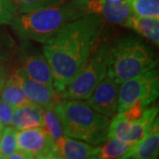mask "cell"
<instances>
[{"label":"cell","mask_w":159,"mask_h":159,"mask_svg":"<svg viewBox=\"0 0 159 159\" xmlns=\"http://www.w3.org/2000/svg\"><path fill=\"white\" fill-rule=\"evenodd\" d=\"M4 128H5V127H3L2 125H0V134H1V133H2V131H3Z\"/></svg>","instance_id":"obj_31"},{"label":"cell","mask_w":159,"mask_h":159,"mask_svg":"<svg viewBox=\"0 0 159 159\" xmlns=\"http://www.w3.org/2000/svg\"><path fill=\"white\" fill-rule=\"evenodd\" d=\"M15 16L9 0H0V25L9 24Z\"/></svg>","instance_id":"obj_27"},{"label":"cell","mask_w":159,"mask_h":159,"mask_svg":"<svg viewBox=\"0 0 159 159\" xmlns=\"http://www.w3.org/2000/svg\"><path fill=\"white\" fill-rule=\"evenodd\" d=\"M147 108L146 106L143 105V103L140 101L134 102L133 104H131L130 106H128L127 108L125 109L123 111L119 112L120 113L125 119H126L129 121H134L139 118H141L145 109Z\"/></svg>","instance_id":"obj_25"},{"label":"cell","mask_w":159,"mask_h":159,"mask_svg":"<svg viewBox=\"0 0 159 159\" xmlns=\"http://www.w3.org/2000/svg\"><path fill=\"white\" fill-rule=\"evenodd\" d=\"M87 7L89 13L101 15L107 21L113 24L124 25L132 15L127 0L117 3L105 0H88Z\"/></svg>","instance_id":"obj_12"},{"label":"cell","mask_w":159,"mask_h":159,"mask_svg":"<svg viewBox=\"0 0 159 159\" xmlns=\"http://www.w3.org/2000/svg\"><path fill=\"white\" fill-rule=\"evenodd\" d=\"M25 95L29 101L42 108L55 107L60 97L57 91L29 78L20 68L13 70Z\"/></svg>","instance_id":"obj_10"},{"label":"cell","mask_w":159,"mask_h":159,"mask_svg":"<svg viewBox=\"0 0 159 159\" xmlns=\"http://www.w3.org/2000/svg\"><path fill=\"white\" fill-rule=\"evenodd\" d=\"M132 14L142 17L159 18V0H127Z\"/></svg>","instance_id":"obj_20"},{"label":"cell","mask_w":159,"mask_h":159,"mask_svg":"<svg viewBox=\"0 0 159 159\" xmlns=\"http://www.w3.org/2000/svg\"><path fill=\"white\" fill-rule=\"evenodd\" d=\"M103 18L88 13L66 24L43 43L57 93L68 85L89 57L103 29Z\"/></svg>","instance_id":"obj_1"},{"label":"cell","mask_w":159,"mask_h":159,"mask_svg":"<svg viewBox=\"0 0 159 159\" xmlns=\"http://www.w3.org/2000/svg\"><path fill=\"white\" fill-rule=\"evenodd\" d=\"M88 0H72L59 6L16 15L9 25L20 39L45 43L66 24L89 13Z\"/></svg>","instance_id":"obj_2"},{"label":"cell","mask_w":159,"mask_h":159,"mask_svg":"<svg viewBox=\"0 0 159 159\" xmlns=\"http://www.w3.org/2000/svg\"><path fill=\"white\" fill-rule=\"evenodd\" d=\"M43 117L44 122V128L48 131L54 141H57L64 135L60 120L55 112L54 107L43 108Z\"/></svg>","instance_id":"obj_23"},{"label":"cell","mask_w":159,"mask_h":159,"mask_svg":"<svg viewBox=\"0 0 159 159\" xmlns=\"http://www.w3.org/2000/svg\"><path fill=\"white\" fill-rule=\"evenodd\" d=\"M8 77V76H7ZM7 77H5V76H0V91L2 89V88H3V86L5 84V82H6V80Z\"/></svg>","instance_id":"obj_30"},{"label":"cell","mask_w":159,"mask_h":159,"mask_svg":"<svg viewBox=\"0 0 159 159\" xmlns=\"http://www.w3.org/2000/svg\"><path fill=\"white\" fill-rule=\"evenodd\" d=\"M124 26L135 30L137 33L152 42L159 44V19L153 17H142L132 14Z\"/></svg>","instance_id":"obj_16"},{"label":"cell","mask_w":159,"mask_h":159,"mask_svg":"<svg viewBox=\"0 0 159 159\" xmlns=\"http://www.w3.org/2000/svg\"><path fill=\"white\" fill-rule=\"evenodd\" d=\"M8 159H31L28 154H26L25 152H23L22 150L17 149L15 151H13L12 153L10 154L8 157Z\"/></svg>","instance_id":"obj_28"},{"label":"cell","mask_w":159,"mask_h":159,"mask_svg":"<svg viewBox=\"0 0 159 159\" xmlns=\"http://www.w3.org/2000/svg\"><path fill=\"white\" fill-rule=\"evenodd\" d=\"M131 123L132 121L125 119L120 113H118L116 116H114L112 120L110 121L109 124L107 139L115 137L127 142Z\"/></svg>","instance_id":"obj_21"},{"label":"cell","mask_w":159,"mask_h":159,"mask_svg":"<svg viewBox=\"0 0 159 159\" xmlns=\"http://www.w3.org/2000/svg\"><path fill=\"white\" fill-rule=\"evenodd\" d=\"M9 73V67H8V61L0 60V76L7 77Z\"/></svg>","instance_id":"obj_29"},{"label":"cell","mask_w":159,"mask_h":159,"mask_svg":"<svg viewBox=\"0 0 159 159\" xmlns=\"http://www.w3.org/2000/svg\"><path fill=\"white\" fill-rule=\"evenodd\" d=\"M17 148L30 158L54 159L55 141L43 126L17 131Z\"/></svg>","instance_id":"obj_7"},{"label":"cell","mask_w":159,"mask_h":159,"mask_svg":"<svg viewBox=\"0 0 159 159\" xmlns=\"http://www.w3.org/2000/svg\"><path fill=\"white\" fill-rule=\"evenodd\" d=\"M13 111L14 108L11 105L0 98V125L3 127L11 125Z\"/></svg>","instance_id":"obj_26"},{"label":"cell","mask_w":159,"mask_h":159,"mask_svg":"<svg viewBox=\"0 0 159 159\" xmlns=\"http://www.w3.org/2000/svg\"><path fill=\"white\" fill-rule=\"evenodd\" d=\"M102 146L98 147L97 158L115 159L129 158V154L133 146L118 138H109Z\"/></svg>","instance_id":"obj_18"},{"label":"cell","mask_w":159,"mask_h":159,"mask_svg":"<svg viewBox=\"0 0 159 159\" xmlns=\"http://www.w3.org/2000/svg\"><path fill=\"white\" fill-rule=\"evenodd\" d=\"M157 107H147L143 114L141 116V118L134 121H132L129 134L127 138V143H129L131 146L134 147L137 142L141 141L148 134V132L150 130L151 126L155 123L156 119H157Z\"/></svg>","instance_id":"obj_15"},{"label":"cell","mask_w":159,"mask_h":159,"mask_svg":"<svg viewBox=\"0 0 159 159\" xmlns=\"http://www.w3.org/2000/svg\"><path fill=\"white\" fill-rule=\"evenodd\" d=\"M20 67L29 78L48 86L53 87V76L51 66L44 54L25 43L20 50Z\"/></svg>","instance_id":"obj_8"},{"label":"cell","mask_w":159,"mask_h":159,"mask_svg":"<svg viewBox=\"0 0 159 159\" xmlns=\"http://www.w3.org/2000/svg\"><path fill=\"white\" fill-rule=\"evenodd\" d=\"M98 147L64 134L55 141L54 159L97 158Z\"/></svg>","instance_id":"obj_11"},{"label":"cell","mask_w":159,"mask_h":159,"mask_svg":"<svg viewBox=\"0 0 159 159\" xmlns=\"http://www.w3.org/2000/svg\"><path fill=\"white\" fill-rule=\"evenodd\" d=\"M111 41L108 34L99 36L89 57L68 85L60 93V99H88L99 82L107 76Z\"/></svg>","instance_id":"obj_5"},{"label":"cell","mask_w":159,"mask_h":159,"mask_svg":"<svg viewBox=\"0 0 159 159\" xmlns=\"http://www.w3.org/2000/svg\"><path fill=\"white\" fill-rule=\"evenodd\" d=\"M119 83L105 76L88 98V103L95 111L107 117H112L118 111Z\"/></svg>","instance_id":"obj_9"},{"label":"cell","mask_w":159,"mask_h":159,"mask_svg":"<svg viewBox=\"0 0 159 159\" xmlns=\"http://www.w3.org/2000/svg\"><path fill=\"white\" fill-rule=\"evenodd\" d=\"M54 110L66 135L93 145L106 142L110 119L95 111L88 102L63 99Z\"/></svg>","instance_id":"obj_3"},{"label":"cell","mask_w":159,"mask_h":159,"mask_svg":"<svg viewBox=\"0 0 159 159\" xmlns=\"http://www.w3.org/2000/svg\"><path fill=\"white\" fill-rule=\"evenodd\" d=\"M159 122L156 119L148 134L132 148L129 158L154 159L158 157Z\"/></svg>","instance_id":"obj_14"},{"label":"cell","mask_w":159,"mask_h":159,"mask_svg":"<svg viewBox=\"0 0 159 159\" xmlns=\"http://www.w3.org/2000/svg\"><path fill=\"white\" fill-rule=\"evenodd\" d=\"M120 84L118 93V112L123 111L137 101L148 107L158 97V72L156 67Z\"/></svg>","instance_id":"obj_6"},{"label":"cell","mask_w":159,"mask_h":159,"mask_svg":"<svg viewBox=\"0 0 159 159\" xmlns=\"http://www.w3.org/2000/svg\"><path fill=\"white\" fill-rule=\"evenodd\" d=\"M11 125L16 130L43 126V108L33 102L15 108L11 118Z\"/></svg>","instance_id":"obj_13"},{"label":"cell","mask_w":159,"mask_h":159,"mask_svg":"<svg viewBox=\"0 0 159 159\" xmlns=\"http://www.w3.org/2000/svg\"><path fill=\"white\" fill-rule=\"evenodd\" d=\"M0 98L8 102L14 109L31 103L25 95L13 71L6 78V82L0 91Z\"/></svg>","instance_id":"obj_17"},{"label":"cell","mask_w":159,"mask_h":159,"mask_svg":"<svg viewBox=\"0 0 159 159\" xmlns=\"http://www.w3.org/2000/svg\"><path fill=\"white\" fill-rule=\"evenodd\" d=\"M16 45L11 35L0 29V60L9 61L14 56Z\"/></svg>","instance_id":"obj_24"},{"label":"cell","mask_w":159,"mask_h":159,"mask_svg":"<svg viewBox=\"0 0 159 159\" xmlns=\"http://www.w3.org/2000/svg\"><path fill=\"white\" fill-rule=\"evenodd\" d=\"M16 15L29 13L48 7L59 6L66 0H9Z\"/></svg>","instance_id":"obj_19"},{"label":"cell","mask_w":159,"mask_h":159,"mask_svg":"<svg viewBox=\"0 0 159 159\" xmlns=\"http://www.w3.org/2000/svg\"><path fill=\"white\" fill-rule=\"evenodd\" d=\"M157 63L153 50L140 38L120 35L110 44L107 75L120 84L155 68Z\"/></svg>","instance_id":"obj_4"},{"label":"cell","mask_w":159,"mask_h":159,"mask_svg":"<svg viewBox=\"0 0 159 159\" xmlns=\"http://www.w3.org/2000/svg\"><path fill=\"white\" fill-rule=\"evenodd\" d=\"M17 131L12 126H6L0 134V158H7L13 151L17 150Z\"/></svg>","instance_id":"obj_22"}]
</instances>
